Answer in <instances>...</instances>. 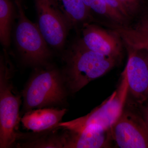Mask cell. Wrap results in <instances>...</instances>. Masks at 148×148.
I'll return each instance as SVG.
<instances>
[{
  "label": "cell",
  "instance_id": "cell-1",
  "mask_svg": "<svg viewBox=\"0 0 148 148\" xmlns=\"http://www.w3.org/2000/svg\"><path fill=\"white\" fill-rule=\"evenodd\" d=\"M63 59L65 66L62 73L65 83L73 92L79 91L108 73L117 60L90 50L81 38L75 41L65 51Z\"/></svg>",
  "mask_w": 148,
  "mask_h": 148
},
{
  "label": "cell",
  "instance_id": "cell-2",
  "mask_svg": "<svg viewBox=\"0 0 148 148\" xmlns=\"http://www.w3.org/2000/svg\"><path fill=\"white\" fill-rule=\"evenodd\" d=\"M14 68L7 49L0 57V148H9L18 138L16 127L19 120L21 100L12 83Z\"/></svg>",
  "mask_w": 148,
  "mask_h": 148
},
{
  "label": "cell",
  "instance_id": "cell-3",
  "mask_svg": "<svg viewBox=\"0 0 148 148\" xmlns=\"http://www.w3.org/2000/svg\"><path fill=\"white\" fill-rule=\"evenodd\" d=\"M64 83L62 72L50 63L36 68L22 92L24 109L29 111L61 104L66 96Z\"/></svg>",
  "mask_w": 148,
  "mask_h": 148
},
{
  "label": "cell",
  "instance_id": "cell-4",
  "mask_svg": "<svg viewBox=\"0 0 148 148\" xmlns=\"http://www.w3.org/2000/svg\"><path fill=\"white\" fill-rule=\"evenodd\" d=\"M17 21L13 31L15 47L21 61L36 68L49 64L52 51L36 24L27 18L22 4L16 5Z\"/></svg>",
  "mask_w": 148,
  "mask_h": 148
},
{
  "label": "cell",
  "instance_id": "cell-5",
  "mask_svg": "<svg viewBox=\"0 0 148 148\" xmlns=\"http://www.w3.org/2000/svg\"><path fill=\"white\" fill-rule=\"evenodd\" d=\"M128 92L127 79L122 73L121 82L117 89L100 106L84 116L60 123L58 127L73 132L108 130L123 112Z\"/></svg>",
  "mask_w": 148,
  "mask_h": 148
},
{
  "label": "cell",
  "instance_id": "cell-6",
  "mask_svg": "<svg viewBox=\"0 0 148 148\" xmlns=\"http://www.w3.org/2000/svg\"><path fill=\"white\" fill-rule=\"evenodd\" d=\"M37 25L49 47L57 51L64 50L72 27L55 0H34Z\"/></svg>",
  "mask_w": 148,
  "mask_h": 148
},
{
  "label": "cell",
  "instance_id": "cell-7",
  "mask_svg": "<svg viewBox=\"0 0 148 148\" xmlns=\"http://www.w3.org/2000/svg\"><path fill=\"white\" fill-rule=\"evenodd\" d=\"M112 139L121 148H148V130L143 117L123 112L110 130Z\"/></svg>",
  "mask_w": 148,
  "mask_h": 148
},
{
  "label": "cell",
  "instance_id": "cell-8",
  "mask_svg": "<svg viewBox=\"0 0 148 148\" xmlns=\"http://www.w3.org/2000/svg\"><path fill=\"white\" fill-rule=\"evenodd\" d=\"M81 31V39L90 50L116 59L120 57L122 40L114 30L108 31L91 22L84 25Z\"/></svg>",
  "mask_w": 148,
  "mask_h": 148
},
{
  "label": "cell",
  "instance_id": "cell-9",
  "mask_svg": "<svg viewBox=\"0 0 148 148\" xmlns=\"http://www.w3.org/2000/svg\"><path fill=\"white\" fill-rule=\"evenodd\" d=\"M129 56L123 73L128 84V92L138 103L148 99V54L128 48Z\"/></svg>",
  "mask_w": 148,
  "mask_h": 148
},
{
  "label": "cell",
  "instance_id": "cell-10",
  "mask_svg": "<svg viewBox=\"0 0 148 148\" xmlns=\"http://www.w3.org/2000/svg\"><path fill=\"white\" fill-rule=\"evenodd\" d=\"M110 130L107 131L84 130L80 132L67 130L63 135V148H108L112 139Z\"/></svg>",
  "mask_w": 148,
  "mask_h": 148
},
{
  "label": "cell",
  "instance_id": "cell-11",
  "mask_svg": "<svg viewBox=\"0 0 148 148\" xmlns=\"http://www.w3.org/2000/svg\"><path fill=\"white\" fill-rule=\"evenodd\" d=\"M66 109L39 108L28 111L21 119L24 127L35 132H42L57 127L66 114Z\"/></svg>",
  "mask_w": 148,
  "mask_h": 148
},
{
  "label": "cell",
  "instance_id": "cell-12",
  "mask_svg": "<svg viewBox=\"0 0 148 148\" xmlns=\"http://www.w3.org/2000/svg\"><path fill=\"white\" fill-rule=\"evenodd\" d=\"M68 18L72 29L78 32L85 24L92 22L94 18L83 0H55Z\"/></svg>",
  "mask_w": 148,
  "mask_h": 148
},
{
  "label": "cell",
  "instance_id": "cell-13",
  "mask_svg": "<svg viewBox=\"0 0 148 148\" xmlns=\"http://www.w3.org/2000/svg\"><path fill=\"white\" fill-rule=\"evenodd\" d=\"M17 17L15 4L11 0H0V41L5 49L10 47L12 32Z\"/></svg>",
  "mask_w": 148,
  "mask_h": 148
},
{
  "label": "cell",
  "instance_id": "cell-14",
  "mask_svg": "<svg viewBox=\"0 0 148 148\" xmlns=\"http://www.w3.org/2000/svg\"><path fill=\"white\" fill-rule=\"evenodd\" d=\"M115 31L128 48L148 53V29L143 24L140 23L135 27H119Z\"/></svg>",
  "mask_w": 148,
  "mask_h": 148
},
{
  "label": "cell",
  "instance_id": "cell-15",
  "mask_svg": "<svg viewBox=\"0 0 148 148\" xmlns=\"http://www.w3.org/2000/svg\"><path fill=\"white\" fill-rule=\"evenodd\" d=\"M90 12L108 21L114 28L129 26L130 21L115 10L104 0H83Z\"/></svg>",
  "mask_w": 148,
  "mask_h": 148
},
{
  "label": "cell",
  "instance_id": "cell-16",
  "mask_svg": "<svg viewBox=\"0 0 148 148\" xmlns=\"http://www.w3.org/2000/svg\"><path fill=\"white\" fill-rule=\"evenodd\" d=\"M133 19L140 12L142 0H120Z\"/></svg>",
  "mask_w": 148,
  "mask_h": 148
},
{
  "label": "cell",
  "instance_id": "cell-17",
  "mask_svg": "<svg viewBox=\"0 0 148 148\" xmlns=\"http://www.w3.org/2000/svg\"><path fill=\"white\" fill-rule=\"evenodd\" d=\"M109 5L114 8L115 10L123 15L130 21H131L132 18L124 5L122 3L120 0H104Z\"/></svg>",
  "mask_w": 148,
  "mask_h": 148
},
{
  "label": "cell",
  "instance_id": "cell-18",
  "mask_svg": "<svg viewBox=\"0 0 148 148\" xmlns=\"http://www.w3.org/2000/svg\"><path fill=\"white\" fill-rule=\"evenodd\" d=\"M143 118L145 121L146 126H147L148 130V106L146 107L144 110Z\"/></svg>",
  "mask_w": 148,
  "mask_h": 148
},
{
  "label": "cell",
  "instance_id": "cell-19",
  "mask_svg": "<svg viewBox=\"0 0 148 148\" xmlns=\"http://www.w3.org/2000/svg\"><path fill=\"white\" fill-rule=\"evenodd\" d=\"M141 23L143 24L145 27H147L148 29V20H147V19H144V20H143V21H142V22H141Z\"/></svg>",
  "mask_w": 148,
  "mask_h": 148
},
{
  "label": "cell",
  "instance_id": "cell-20",
  "mask_svg": "<svg viewBox=\"0 0 148 148\" xmlns=\"http://www.w3.org/2000/svg\"><path fill=\"white\" fill-rule=\"evenodd\" d=\"M15 4H22V0H14Z\"/></svg>",
  "mask_w": 148,
  "mask_h": 148
}]
</instances>
